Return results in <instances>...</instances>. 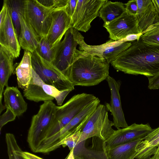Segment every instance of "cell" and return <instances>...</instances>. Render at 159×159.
Returning a JSON list of instances; mask_svg holds the SVG:
<instances>
[{"label":"cell","instance_id":"cell-15","mask_svg":"<svg viewBox=\"0 0 159 159\" xmlns=\"http://www.w3.org/2000/svg\"><path fill=\"white\" fill-rule=\"evenodd\" d=\"M111 91L110 103H105L108 110L111 113L113 116V126L119 129L128 126L125 120L122 108L119 90L121 81H116L113 78L108 75L106 79Z\"/></svg>","mask_w":159,"mask_h":159},{"label":"cell","instance_id":"cell-23","mask_svg":"<svg viewBox=\"0 0 159 159\" xmlns=\"http://www.w3.org/2000/svg\"><path fill=\"white\" fill-rule=\"evenodd\" d=\"M25 15L22 14L20 17V29L18 40L21 48L32 53L37 49L41 39L28 23Z\"/></svg>","mask_w":159,"mask_h":159},{"label":"cell","instance_id":"cell-31","mask_svg":"<svg viewBox=\"0 0 159 159\" xmlns=\"http://www.w3.org/2000/svg\"><path fill=\"white\" fill-rule=\"evenodd\" d=\"M36 50L40 56L46 60L51 62L53 61L55 54V48H52L45 38L40 39Z\"/></svg>","mask_w":159,"mask_h":159},{"label":"cell","instance_id":"cell-19","mask_svg":"<svg viewBox=\"0 0 159 159\" xmlns=\"http://www.w3.org/2000/svg\"><path fill=\"white\" fill-rule=\"evenodd\" d=\"M13 54L6 48L0 45V106L5 86H8V79L13 72L14 66Z\"/></svg>","mask_w":159,"mask_h":159},{"label":"cell","instance_id":"cell-24","mask_svg":"<svg viewBox=\"0 0 159 159\" xmlns=\"http://www.w3.org/2000/svg\"><path fill=\"white\" fill-rule=\"evenodd\" d=\"M31 53L25 50L20 62L16 69L18 86L24 90L29 84L32 77Z\"/></svg>","mask_w":159,"mask_h":159},{"label":"cell","instance_id":"cell-14","mask_svg":"<svg viewBox=\"0 0 159 159\" xmlns=\"http://www.w3.org/2000/svg\"><path fill=\"white\" fill-rule=\"evenodd\" d=\"M100 101L96 99L75 116L65 127L48 138L52 144H56L66 137L80 131L87 119L100 104Z\"/></svg>","mask_w":159,"mask_h":159},{"label":"cell","instance_id":"cell-7","mask_svg":"<svg viewBox=\"0 0 159 159\" xmlns=\"http://www.w3.org/2000/svg\"><path fill=\"white\" fill-rule=\"evenodd\" d=\"M53 11L40 4L37 0H25V17L41 39L47 34L52 20Z\"/></svg>","mask_w":159,"mask_h":159},{"label":"cell","instance_id":"cell-40","mask_svg":"<svg viewBox=\"0 0 159 159\" xmlns=\"http://www.w3.org/2000/svg\"><path fill=\"white\" fill-rule=\"evenodd\" d=\"M149 159H159V146L157 149L154 154Z\"/></svg>","mask_w":159,"mask_h":159},{"label":"cell","instance_id":"cell-1","mask_svg":"<svg viewBox=\"0 0 159 159\" xmlns=\"http://www.w3.org/2000/svg\"><path fill=\"white\" fill-rule=\"evenodd\" d=\"M111 63L115 69L125 74L152 77L159 72V46L146 43L140 38Z\"/></svg>","mask_w":159,"mask_h":159},{"label":"cell","instance_id":"cell-2","mask_svg":"<svg viewBox=\"0 0 159 159\" xmlns=\"http://www.w3.org/2000/svg\"><path fill=\"white\" fill-rule=\"evenodd\" d=\"M109 67L104 60L76 49L67 77L75 86H94L106 80Z\"/></svg>","mask_w":159,"mask_h":159},{"label":"cell","instance_id":"cell-33","mask_svg":"<svg viewBox=\"0 0 159 159\" xmlns=\"http://www.w3.org/2000/svg\"><path fill=\"white\" fill-rule=\"evenodd\" d=\"M68 0H37L43 6L53 11L65 8Z\"/></svg>","mask_w":159,"mask_h":159},{"label":"cell","instance_id":"cell-34","mask_svg":"<svg viewBox=\"0 0 159 159\" xmlns=\"http://www.w3.org/2000/svg\"><path fill=\"white\" fill-rule=\"evenodd\" d=\"M7 110L0 117V131L2 128L9 122L14 121L16 117L13 111L9 108H6Z\"/></svg>","mask_w":159,"mask_h":159},{"label":"cell","instance_id":"cell-17","mask_svg":"<svg viewBox=\"0 0 159 159\" xmlns=\"http://www.w3.org/2000/svg\"><path fill=\"white\" fill-rule=\"evenodd\" d=\"M137 4L139 29L143 34L151 26L159 23V8L155 0H152L149 4L144 1Z\"/></svg>","mask_w":159,"mask_h":159},{"label":"cell","instance_id":"cell-16","mask_svg":"<svg viewBox=\"0 0 159 159\" xmlns=\"http://www.w3.org/2000/svg\"><path fill=\"white\" fill-rule=\"evenodd\" d=\"M65 8L52 12V20L48 33L45 38L52 48H54L61 41L72 22L71 17Z\"/></svg>","mask_w":159,"mask_h":159},{"label":"cell","instance_id":"cell-30","mask_svg":"<svg viewBox=\"0 0 159 159\" xmlns=\"http://www.w3.org/2000/svg\"><path fill=\"white\" fill-rule=\"evenodd\" d=\"M42 87L45 92L48 95L55 98L58 105H62L65 98L71 90L60 91L55 87L44 83Z\"/></svg>","mask_w":159,"mask_h":159},{"label":"cell","instance_id":"cell-27","mask_svg":"<svg viewBox=\"0 0 159 159\" xmlns=\"http://www.w3.org/2000/svg\"><path fill=\"white\" fill-rule=\"evenodd\" d=\"M11 17L18 39L19 38L20 24V17L25 14V0H4Z\"/></svg>","mask_w":159,"mask_h":159},{"label":"cell","instance_id":"cell-29","mask_svg":"<svg viewBox=\"0 0 159 159\" xmlns=\"http://www.w3.org/2000/svg\"><path fill=\"white\" fill-rule=\"evenodd\" d=\"M5 140L9 159H25L17 152V149L19 146L13 134L6 133Z\"/></svg>","mask_w":159,"mask_h":159},{"label":"cell","instance_id":"cell-32","mask_svg":"<svg viewBox=\"0 0 159 159\" xmlns=\"http://www.w3.org/2000/svg\"><path fill=\"white\" fill-rule=\"evenodd\" d=\"M140 39L147 43L159 46V23L149 28L141 36Z\"/></svg>","mask_w":159,"mask_h":159},{"label":"cell","instance_id":"cell-5","mask_svg":"<svg viewBox=\"0 0 159 159\" xmlns=\"http://www.w3.org/2000/svg\"><path fill=\"white\" fill-rule=\"evenodd\" d=\"M32 68L45 84L60 91L74 89L75 85L51 62L42 58L35 50L31 53Z\"/></svg>","mask_w":159,"mask_h":159},{"label":"cell","instance_id":"cell-21","mask_svg":"<svg viewBox=\"0 0 159 159\" xmlns=\"http://www.w3.org/2000/svg\"><path fill=\"white\" fill-rule=\"evenodd\" d=\"M159 146V127L152 129L137 145V159H149Z\"/></svg>","mask_w":159,"mask_h":159},{"label":"cell","instance_id":"cell-9","mask_svg":"<svg viewBox=\"0 0 159 159\" xmlns=\"http://www.w3.org/2000/svg\"><path fill=\"white\" fill-rule=\"evenodd\" d=\"M76 33L79 50L90 55L104 59L109 64L120 53L128 48L132 44V43L126 42L123 39L116 41L110 39L102 44L90 45L86 43L84 37L77 30Z\"/></svg>","mask_w":159,"mask_h":159},{"label":"cell","instance_id":"cell-10","mask_svg":"<svg viewBox=\"0 0 159 159\" xmlns=\"http://www.w3.org/2000/svg\"><path fill=\"white\" fill-rule=\"evenodd\" d=\"M106 0H78L71 18V27L86 32L91 27L92 21L99 16V11Z\"/></svg>","mask_w":159,"mask_h":159},{"label":"cell","instance_id":"cell-36","mask_svg":"<svg viewBox=\"0 0 159 159\" xmlns=\"http://www.w3.org/2000/svg\"><path fill=\"white\" fill-rule=\"evenodd\" d=\"M148 78V88L150 89H159V72L153 76Z\"/></svg>","mask_w":159,"mask_h":159},{"label":"cell","instance_id":"cell-37","mask_svg":"<svg viewBox=\"0 0 159 159\" xmlns=\"http://www.w3.org/2000/svg\"><path fill=\"white\" fill-rule=\"evenodd\" d=\"M78 0H68L65 10L72 18L75 10Z\"/></svg>","mask_w":159,"mask_h":159},{"label":"cell","instance_id":"cell-28","mask_svg":"<svg viewBox=\"0 0 159 159\" xmlns=\"http://www.w3.org/2000/svg\"><path fill=\"white\" fill-rule=\"evenodd\" d=\"M81 132L80 130L75 133L55 144L51 147L45 150L43 153H48L62 146L63 147L67 146L70 150L73 149L75 145L78 143L80 135Z\"/></svg>","mask_w":159,"mask_h":159},{"label":"cell","instance_id":"cell-20","mask_svg":"<svg viewBox=\"0 0 159 159\" xmlns=\"http://www.w3.org/2000/svg\"><path fill=\"white\" fill-rule=\"evenodd\" d=\"M6 108H10L16 116H20L27 109V104L17 86H7L3 93Z\"/></svg>","mask_w":159,"mask_h":159},{"label":"cell","instance_id":"cell-11","mask_svg":"<svg viewBox=\"0 0 159 159\" xmlns=\"http://www.w3.org/2000/svg\"><path fill=\"white\" fill-rule=\"evenodd\" d=\"M103 26L109 33V37L113 41L125 39L128 35L140 33L136 16L125 11L120 16Z\"/></svg>","mask_w":159,"mask_h":159},{"label":"cell","instance_id":"cell-25","mask_svg":"<svg viewBox=\"0 0 159 159\" xmlns=\"http://www.w3.org/2000/svg\"><path fill=\"white\" fill-rule=\"evenodd\" d=\"M143 138L107 149L109 159H134L137 152L136 147Z\"/></svg>","mask_w":159,"mask_h":159},{"label":"cell","instance_id":"cell-4","mask_svg":"<svg viewBox=\"0 0 159 159\" xmlns=\"http://www.w3.org/2000/svg\"><path fill=\"white\" fill-rule=\"evenodd\" d=\"M57 106L52 101L44 102L38 113L32 118L28 130L27 142L31 150L36 153L54 117Z\"/></svg>","mask_w":159,"mask_h":159},{"label":"cell","instance_id":"cell-26","mask_svg":"<svg viewBox=\"0 0 159 159\" xmlns=\"http://www.w3.org/2000/svg\"><path fill=\"white\" fill-rule=\"evenodd\" d=\"M126 11L125 6L121 2H112L106 0L99 11V16L107 24L120 16Z\"/></svg>","mask_w":159,"mask_h":159},{"label":"cell","instance_id":"cell-13","mask_svg":"<svg viewBox=\"0 0 159 159\" xmlns=\"http://www.w3.org/2000/svg\"><path fill=\"white\" fill-rule=\"evenodd\" d=\"M152 129L148 123L138 124L134 123L126 128L115 130L106 141L107 149L143 138Z\"/></svg>","mask_w":159,"mask_h":159},{"label":"cell","instance_id":"cell-35","mask_svg":"<svg viewBox=\"0 0 159 159\" xmlns=\"http://www.w3.org/2000/svg\"><path fill=\"white\" fill-rule=\"evenodd\" d=\"M126 11L129 14L136 16L138 6L136 0H130L125 4Z\"/></svg>","mask_w":159,"mask_h":159},{"label":"cell","instance_id":"cell-41","mask_svg":"<svg viewBox=\"0 0 159 159\" xmlns=\"http://www.w3.org/2000/svg\"><path fill=\"white\" fill-rule=\"evenodd\" d=\"M73 149L70 151V153L65 159H75L73 154Z\"/></svg>","mask_w":159,"mask_h":159},{"label":"cell","instance_id":"cell-22","mask_svg":"<svg viewBox=\"0 0 159 159\" xmlns=\"http://www.w3.org/2000/svg\"><path fill=\"white\" fill-rule=\"evenodd\" d=\"M44 83L32 68V77L27 87L24 90V96L36 102L53 100L54 98L47 94L43 90L42 86Z\"/></svg>","mask_w":159,"mask_h":159},{"label":"cell","instance_id":"cell-3","mask_svg":"<svg viewBox=\"0 0 159 159\" xmlns=\"http://www.w3.org/2000/svg\"><path fill=\"white\" fill-rule=\"evenodd\" d=\"M96 98L93 94L83 93L73 96L63 105L57 106L54 117L45 139L60 131Z\"/></svg>","mask_w":159,"mask_h":159},{"label":"cell","instance_id":"cell-18","mask_svg":"<svg viewBox=\"0 0 159 159\" xmlns=\"http://www.w3.org/2000/svg\"><path fill=\"white\" fill-rule=\"evenodd\" d=\"M0 45L8 50L15 58L19 56L21 47L8 9L6 19L0 25Z\"/></svg>","mask_w":159,"mask_h":159},{"label":"cell","instance_id":"cell-38","mask_svg":"<svg viewBox=\"0 0 159 159\" xmlns=\"http://www.w3.org/2000/svg\"><path fill=\"white\" fill-rule=\"evenodd\" d=\"M17 152L25 159H43L29 152L22 151L19 147L18 148Z\"/></svg>","mask_w":159,"mask_h":159},{"label":"cell","instance_id":"cell-6","mask_svg":"<svg viewBox=\"0 0 159 159\" xmlns=\"http://www.w3.org/2000/svg\"><path fill=\"white\" fill-rule=\"evenodd\" d=\"M113 126V122L108 118L105 105L99 104L80 130L81 134L78 143L94 136L106 141L115 131L112 128Z\"/></svg>","mask_w":159,"mask_h":159},{"label":"cell","instance_id":"cell-8","mask_svg":"<svg viewBox=\"0 0 159 159\" xmlns=\"http://www.w3.org/2000/svg\"><path fill=\"white\" fill-rule=\"evenodd\" d=\"M76 31L71 27L67 30L63 40L55 47V56L52 62L67 77L79 44Z\"/></svg>","mask_w":159,"mask_h":159},{"label":"cell","instance_id":"cell-42","mask_svg":"<svg viewBox=\"0 0 159 159\" xmlns=\"http://www.w3.org/2000/svg\"><path fill=\"white\" fill-rule=\"evenodd\" d=\"M159 8V0H155Z\"/></svg>","mask_w":159,"mask_h":159},{"label":"cell","instance_id":"cell-39","mask_svg":"<svg viewBox=\"0 0 159 159\" xmlns=\"http://www.w3.org/2000/svg\"><path fill=\"white\" fill-rule=\"evenodd\" d=\"M143 34L141 33L137 34H130L127 35L124 39L126 42L135 40L138 41L140 39L141 36Z\"/></svg>","mask_w":159,"mask_h":159},{"label":"cell","instance_id":"cell-12","mask_svg":"<svg viewBox=\"0 0 159 159\" xmlns=\"http://www.w3.org/2000/svg\"><path fill=\"white\" fill-rule=\"evenodd\" d=\"M73 151L75 159H109L105 141L96 136L77 143Z\"/></svg>","mask_w":159,"mask_h":159}]
</instances>
